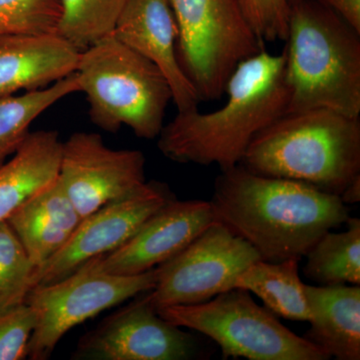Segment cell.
<instances>
[{
    "label": "cell",
    "instance_id": "cell-19",
    "mask_svg": "<svg viewBox=\"0 0 360 360\" xmlns=\"http://www.w3.org/2000/svg\"><path fill=\"white\" fill-rule=\"evenodd\" d=\"M300 259L279 262L257 260L238 277L234 288L250 291L276 316L309 321V307L305 284L300 277Z\"/></svg>",
    "mask_w": 360,
    "mask_h": 360
},
{
    "label": "cell",
    "instance_id": "cell-28",
    "mask_svg": "<svg viewBox=\"0 0 360 360\" xmlns=\"http://www.w3.org/2000/svg\"><path fill=\"white\" fill-rule=\"evenodd\" d=\"M340 200L345 205H354L360 201V176L355 179L352 184L345 189L341 195Z\"/></svg>",
    "mask_w": 360,
    "mask_h": 360
},
{
    "label": "cell",
    "instance_id": "cell-15",
    "mask_svg": "<svg viewBox=\"0 0 360 360\" xmlns=\"http://www.w3.org/2000/svg\"><path fill=\"white\" fill-rule=\"evenodd\" d=\"M79 49L58 33L0 37V99L45 89L77 70Z\"/></svg>",
    "mask_w": 360,
    "mask_h": 360
},
{
    "label": "cell",
    "instance_id": "cell-13",
    "mask_svg": "<svg viewBox=\"0 0 360 360\" xmlns=\"http://www.w3.org/2000/svg\"><path fill=\"white\" fill-rule=\"evenodd\" d=\"M214 221L210 202L172 198L153 213L124 245L90 262L96 269L111 274H143L179 255Z\"/></svg>",
    "mask_w": 360,
    "mask_h": 360
},
{
    "label": "cell",
    "instance_id": "cell-29",
    "mask_svg": "<svg viewBox=\"0 0 360 360\" xmlns=\"http://www.w3.org/2000/svg\"><path fill=\"white\" fill-rule=\"evenodd\" d=\"M300 1V0H290L291 6H292L293 4H295V2Z\"/></svg>",
    "mask_w": 360,
    "mask_h": 360
},
{
    "label": "cell",
    "instance_id": "cell-27",
    "mask_svg": "<svg viewBox=\"0 0 360 360\" xmlns=\"http://www.w3.org/2000/svg\"><path fill=\"white\" fill-rule=\"evenodd\" d=\"M360 32V0H316Z\"/></svg>",
    "mask_w": 360,
    "mask_h": 360
},
{
    "label": "cell",
    "instance_id": "cell-18",
    "mask_svg": "<svg viewBox=\"0 0 360 360\" xmlns=\"http://www.w3.org/2000/svg\"><path fill=\"white\" fill-rule=\"evenodd\" d=\"M63 142L56 130L30 132L0 165V222L58 179Z\"/></svg>",
    "mask_w": 360,
    "mask_h": 360
},
{
    "label": "cell",
    "instance_id": "cell-26",
    "mask_svg": "<svg viewBox=\"0 0 360 360\" xmlns=\"http://www.w3.org/2000/svg\"><path fill=\"white\" fill-rule=\"evenodd\" d=\"M34 326V314L26 303L0 314V360L25 359Z\"/></svg>",
    "mask_w": 360,
    "mask_h": 360
},
{
    "label": "cell",
    "instance_id": "cell-16",
    "mask_svg": "<svg viewBox=\"0 0 360 360\" xmlns=\"http://www.w3.org/2000/svg\"><path fill=\"white\" fill-rule=\"evenodd\" d=\"M82 220L58 177L6 221L39 269L66 245Z\"/></svg>",
    "mask_w": 360,
    "mask_h": 360
},
{
    "label": "cell",
    "instance_id": "cell-22",
    "mask_svg": "<svg viewBox=\"0 0 360 360\" xmlns=\"http://www.w3.org/2000/svg\"><path fill=\"white\" fill-rule=\"evenodd\" d=\"M58 33L80 51L112 34L129 0H58Z\"/></svg>",
    "mask_w": 360,
    "mask_h": 360
},
{
    "label": "cell",
    "instance_id": "cell-1",
    "mask_svg": "<svg viewBox=\"0 0 360 360\" xmlns=\"http://www.w3.org/2000/svg\"><path fill=\"white\" fill-rule=\"evenodd\" d=\"M210 205L217 221L269 262L302 259L322 236L350 217L335 194L253 174L240 165L221 172Z\"/></svg>",
    "mask_w": 360,
    "mask_h": 360
},
{
    "label": "cell",
    "instance_id": "cell-11",
    "mask_svg": "<svg viewBox=\"0 0 360 360\" xmlns=\"http://www.w3.org/2000/svg\"><path fill=\"white\" fill-rule=\"evenodd\" d=\"M198 352L195 338L163 319L144 292L84 335L75 359L188 360Z\"/></svg>",
    "mask_w": 360,
    "mask_h": 360
},
{
    "label": "cell",
    "instance_id": "cell-8",
    "mask_svg": "<svg viewBox=\"0 0 360 360\" xmlns=\"http://www.w3.org/2000/svg\"><path fill=\"white\" fill-rule=\"evenodd\" d=\"M156 281V267L135 276H118L101 271L89 260L60 281L35 286L25 300L35 317L28 359H47L70 329L153 290Z\"/></svg>",
    "mask_w": 360,
    "mask_h": 360
},
{
    "label": "cell",
    "instance_id": "cell-2",
    "mask_svg": "<svg viewBox=\"0 0 360 360\" xmlns=\"http://www.w3.org/2000/svg\"><path fill=\"white\" fill-rule=\"evenodd\" d=\"M225 94L229 98L219 110L177 112L163 125L160 153L179 163L217 165L221 172L238 165L253 137L288 108L284 51L271 54L264 49L241 61Z\"/></svg>",
    "mask_w": 360,
    "mask_h": 360
},
{
    "label": "cell",
    "instance_id": "cell-7",
    "mask_svg": "<svg viewBox=\"0 0 360 360\" xmlns=\"http://www.w3.org/2000/svg\"><path fill=\"white\" fill-rule=\"evenodd\" d=\"M180 68L200 101H217L239 63L264 49L239 0H167Z\"/></svg>",
    "mask_w": 360,
    "mask_h": 360
},
{
    "label": "cell",
    "instance_id": "cell-3",
    "mask_svg": "<svg viewBox=\"0 0 360 360\" xmlns=\"http://www.w3.org/2000/svg\"><path fill=\"white\" fill-rule=\"evenodd\" d=\"M239 165L340 196L360 176V116L328 110L285 113L253 137Z\"/></svg>",
    "mask_w": 360,
    "mask_h": 360
},
{
    "label": "cell",
    "instance_id": "cell-12",
    "mask_svg": "<svg viewBox=\"0 0 360 360\" xmlns=\"http://www.w3.org/2000/svg\"><path fill=\"white\" fill-rule=\"evenodd\" d=\"M172 198L162 184L149 182L141 193L87 215L66 245L37 270L33 288L60 281L89 260L117 250Z\"/></svg>",
    "mask_w": 360,
    "mask_h": 360
},
{
    "label": "cell",
    "instance_id": "cell-4",
    "mask_svg": "<svg viewBox=\"0 0 360 360\" xmlns=\"http://www.w3.org/2000/svg\"><path fill=\"white\" fill-rule=\"evenodd\" d=\"M285 42V113L328 110L359 117L360 32L316 0H300L291 6Z\"/></svg>",
    "mask_w": 360,
    "mask_h": 360
},
{
    "label": "cell",
    "instance_id": "cell-10",
    "mask_svg": "<svg viewBox=\"0 0 360 360\" xmlns=\"http://www.w3.org/2000/svg\"><path fill=\"white\" fill-rule=\"evenodd\" d=\"M58 179L82 219L148 187L139 150L108 148L101 135L75 132L63 142Z\"/></svg>",
    "mask_w": 360,
    "mask_h": 360
},
{
    "label": "cell",
    "instance_id": "cell-23",
    "mask_svg": "<svg viewBox=\"0 0 360 360\" xmlns=\"http://www.w3.org/2000/svg\"><path fill=\"white\" fill-rule=\"evenodd\" d=\"M37 270L11 225L0 222V314L25 304Z\"/></svg>",
    "mask_w": 360,
    "mask_h": 360
},
{
    "label": "cell",
    "instance_id": "cell-21",
    "mask_svg": "<svg viewBox=\"0 0 360 360\" xmlns=\"http://www.w3.org/2000/svg\"><path fill=\"white\" fill-rule=\"evenodd\" d=\"M347 231H330L322 236L309 252L305 276L321 285H360V220L349 217Z\"/></svg>",
    "mask_w": 360,
    "mask_h": 360
},
{
    "label": "cell",
    "instance_id": "cell-25",
    "mask_svg": "<svg viewBox=\"0 0 360 360\" xmlns=\"http://www.w3.org/2000/svg\"><path fill=\"white\" fill-rule=\"evenodd\" d=\"M246 20L262 42L285 41L291 4L290 0H239Z\"/></svg>",
    "mask_w": 360,
    "mask_h": 360
},
{
    "label": "cell",
    "instance_id": "cell-9",
    "mask_svg": "<svg viewBox=\"0 0 360 360\" xmlns=\"http://www.w3.org/2000/svg\"><path fill=\"white\" fill-rule=\"evenodd\" d=\"M259 259L248 241L212 222L179 255L156 266L149 300L156 309L208 302L234 288L238 277Z\"/></svg>",
    "mask_w": 360,
    "mask_h": 360
},
{
    "label": "cell",
    "instance_id": "cell-20",
    "mask_svg": "<svg viewBox=\"0 0 360 360\" xmlns=\"http://www.w3.org/2000/svg\"><path fill=\"white\" fill-rule=\"evenodd\" d=\"M79 91L75 73L45 89L0 99V165L18 150L34 120L61 99Z\"/></svg>",
    "mask_w": 360,
    "mask_h": 360
},
{
    "label": "cell",
    "instance_id": "cell-17",
    "mask_svg": "<svg viewBox=\"0 0 360 360\" xmlns=\"http://www.w3.org/2000/svg\"><path fill=\"white\" fill-rule=\"evenodd\" d=\"M310 328L304 338L338 360L360 359V285L305 284Z\"/></svg>",
    "mask_w": 360,
    "mask_h": 360
},
{
    "label": "cell",
    "instance_id": "cell-5",
    "mask_svg": "<svg viewBox=\"0 0 360 360\" xmlns=\"http://www.w3.org/2000/svg\"><path fill=\"white\" fill-rule=\"evenodd\" d=\"M75 73L97 127L115 134L125 125L141 139L158 137L172 92L150 60L110 34L80 51Z\"/></svg>",
    "mask_w": 360,
    "mask_h": 360
},
{
    "label": "cell",
    "instance_id": "cell-14",
    "mask_svg": "<svg viewBox=\"0 0 360 360\" xmlns=\"http://www.w3.org/2000/svg\"><path fill=\"white\" fill-rule=\"evenodd\" d=\"M112 34L160 68L179 112L198 110L200 96L177 58L179 28L167 0H129Z\"/></svg>",
    "mask_w": 360,
    "mask_h": 360
},
{
    "label": "cell",
    "instance_id": "cell-24",
    "mask_svg": "<svg viewBox=\"0 0 360 360\" xmlns=\"http://www.w3.org/2000/svg\"><path fill=\"white\" fill-rule=\"evenodd\" d=\"M58 0H0V37L58 33Z\"/></svg>",
    "mask_w": 360,
    "mask_h": 360
},
{
    "label": "cell",
    "instance_id": "cell-6",
    "mask_svg": "<svg viewBox=\"0 0 360 360\" xmlns=\"http://www.w3.org/2000/svg\"><path fill=\"white\" fill-rule=\"evenodd\" d=\"M163 319L198 331L221 348L224 359L328 360L321 348L296 335L250 291L232 288L208 302L158 309Z\"/></svg>",
    "mask_w": 360,
    "mask_h": 360
}]
</instances>
